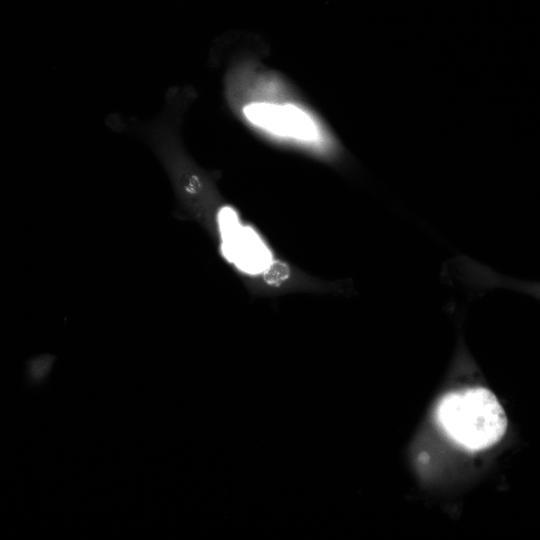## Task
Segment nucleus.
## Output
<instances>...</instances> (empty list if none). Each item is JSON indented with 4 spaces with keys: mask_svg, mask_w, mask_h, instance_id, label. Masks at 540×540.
Returning a JSON list of instances; mask_svg holds the SVG:
<instances>
[{
    "mask_svg": "<svg viewBox=\"0 0 540 540\" xmlns=\"http://www.w3.org/2000/svg\"><path fill=\"white\" fill-rule=\"evenodd\" d=\"M437 418L449 438L472 451L494 445L508 428L502 405L490 390L483 387L445 394L438 404Z\"/></svg>",
    "mask_w": 540,
    "mask_h": 540,
    "instance_id": "f257e3e1",
    "label": "nucleus"
},
{
    "mask_svg": "<svg viewBox=\"0 0 540 540\" xmlns=\"http://www.w3.org/2000/svg\"><path fill=\"white\" fill-rule=\"evenodd\" d=\"M243 113L254 126L271 134L300 141H314L319 129L315 120L293 104L254 102Z\"/></svg>",
    "mask_w": 540,
    "mask_h": 540,
    "instance_id": "f03ea898",
    "label": "nucleus"
},
{
    "mask_svg": "<svg viewBox=\"0 0 540 540\" xmlns=\"http://www.w3.org/2000/svg\"><path fill=\"white\" fill-rule=\"evenodd\" d=\"M220 220L226 255L246 271L258 272L266 266L268 255L262 243L252 232L237 229L235 215L230 209H223Z\"/></svg>",
    "mask_w": 540,
    "mask_h": 540,
    "instance_id": "7ed1b4c3",
    "label": "nucleus"
},
{
    "mask_svg": "<svg viewBox=\"0 0 540 540\" xmlns=\"http://www.w3.org/2000/svg\"><path fill=\"white\" fill-rule=\"evenodd\" d=\"M456 277L473 289L504 288L524 293L540 300V281L510 278L467 257L455 260Z\"/></svg>",
    "mask_w": 540,
    "mask_h": 540,
    "instance_id": "20e7f679",
    "label": "nucleus"
},
{
    "mask_svg": "<svg viewBox=\"0 0 540 540\" xmlns=\"http://www.w3.org/2000/svg\"><path fill=\"white\" fill-rule=\"evenodd\" d=\"M288 266L283 262H273L264 271L263 278L270 285H279L289 277Z\"/></svg>",
    "mask_w": 540,
    "mask_h": 540,
    "instance_id": "39448f33",
    "label": "nucleus"
},
{
    "mask_svg": "<svg viewBox=\"0 0 540 540\" xmlns=\"http://www.w3.org/2000/svg\"><path fill=\"white\" fill-rule=\"evenodd\" d=\"M53 363V358L50 356H42L37 358L30 364L29 374L34 381L41 380L50 370Z\"/></svg>",
    "mask_w": 540,
    "mask_h": 540,
    "instance_id": "423d86ee",
    "label": "nucleus"
}]
</instances>
